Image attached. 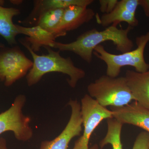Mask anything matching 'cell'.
I'll return each instance as SVG.
<instances>
[{
  "label": "cell",
  "instance_id": "obj_7",
  "mask_svg": "<svg viewBox=\"0 0 149 149\" xmlns=\"http://www.w3.org/2000/svg\"><path fill=\"white\" fill-rule=\"evenodd\" d=\"M33 66V61L17 47L0 52V80L10 86L24 77Z\"/></svg>",
  "mask_w": 149,
  "mask_h": 149
},
{
  "label": "cell",
  "instance_id": "obj_10",
  "mask_svg": "<svg viewBox=\"0 0 149 149\" xmlns=\"http://www.w3.org/2000/svg\"><path fill=\"white\" fill-rule=\"evenodd\" d=\"M110 108L113 117L122 124L135 125L149 133V109L136 101L125 106Z\"/></svg>",
  "mask_w": 149,
  "mask_h": 149
},
{
  "label": "cell",
  "instance_id": "obj_18",
  "mask_svg": "<svg viewBox=\"0 0 149 149\" xmlns=\"http://www.w3.org/2000/svg\"><path fill=\"white\" fill-rule=\"evenodd\" d=\"M132 149H149V133L144 131L139 133Z\"/></svg>",
  "mask_w": 149,
  "mask_h": 149
},
{
  "label": "cell",
  "instance_id": "obj_8",
  "mask_svg": "<svg viewBox=\"0 0 149 149\" xmlns=\"http://www.w3.org/2000/svg\"><path fill=\"white\" fill-rule=\"evenodd\" d=\"M68 105L71 108V114L65 128L52 141L43 142L40 149H68L71 140L80 136L83 125L81 104L77 100H71Z\"/></svg>",
  "mask_w": 149,
  "mask_h": 149
},
{
  "label": "cell",
  "instance_id": "obj_17",
  "mask_svg": "<svg viewBox=\"0 0 149 149\" xmlns=\"http://www.w3.org/2000/svg\"><path fill=\"white\" fill-rule=\"evenodd\" d=\"M65 9H56L46 11L41 13L35 21V25L40 26L52 33L60 22Z\"/></svg>",
  "mask_w": 149,
  "mask_h": 149
},
{
  "label": "cell",
  "instance_id": "obj_4",
  "mask_svg": "<svg viewBox=\"0 0 149 149\" xmlns=\"http://www.w3.org/2000/svg\"><path fill=\"white\" fill-rule=\"evenodd\" d=\"M89 95L102 106L121 107L134 100L125 77L102 75L88 85Z\"/></svg>",
  "mask_w": 149,
  "mask_h": 149
},
{
  "label": "cell",
  "instance_id": "obj_1",
  "mask_svg": "<svg viewBox=\"0 0 149 149\" xmlns=\"http://www.w3.org/2000/svg\"><path fill=\"white\" fill-rule=\"evenodd\" d=\"M132 28L128 26L125 29H118L117 25L112 24L102 31L92 29L81 34L71 42L63 43L56 41L52 48L60 52H72L90 63L95 48L104 42L111 41L116 49L123 53L132 50L134 43L128 37V33Z\"/></svg>",
  "mask_w": 149,
  "mask_h": 149
},
{
  "label": "cell",
  "instance_id": "obj_5",
  "mask_svg": "<svg viewBox=\"0 0 149 149\" xmlns=\"http://www.w3.org/2000/svg\"><path fill=\"white\" fill-rule=\"evenodd\" d=\"M81 103L84 130L83 135L75 141L73 149H99L97 145L91 148L89 147L91 135L103 120L113 117L112 112L100 105L88 94L83 97Z\"/></svg>",
  "mask_w": 149,
  "mask_h": 149
},
{
  "label": "cell",
  "instance_id": "obj_15",
  "mask_svg": "<svg viewBox=\"0 0 149 149\" xmlns=\"http://www.w3.org/2000/svg\"><path fill=\"white\" fill-rule=\"evenodd\" d=\"M100 23L104 27H108L111 24L118 25L120 22H125L128 26L133 27L138 26L139 21L136 15L128 11L118 1L116 6L111 12L104 14L99 19Z\"/></svg>",
  "mask_w": 149,
  "mask_h": 149
},
{
  "label": "cell",
  "instance_id": "obj_21",
  "mask_svg": "<svg viewBox=\"0 0 149 149\" xmlns=\"http://www.w3.org/2000/svg\"><path fill=\"white\" fill-rule=\"evenodd\" d=\"M0 149H9L7 146L6 139L2 137L0 138Z\"/></svg>",
  "mask_w": 149,
  "mask_h": 149
},
{
  "label": "cell",
  "instance_id": "obj_3",
  "mask_svg": "<svg viewBox=\"0 0 149 149\" xmlns=\"http://www.w3.org/2000/svg\"><path fill=\"white\" fill-rule=\"evenodd\" d=\"M149 42V31L136 37L137 47L135 49L120 54H114L108 52L100 45L95 48L93 54L106 64L108 76L118 77L121 68L125 66L133 67L136 72L143 73L149 70V64L144 58V52Z\"/></svg>",
  "mask_w": 149,
  "mask_h": 149
},
{
  "label": "cell",
  "instance_id": "obj_12",
  "mask_svg": "<svg viewBox=\"0 0 149 149\" xmlns=\"http://www.w3.org/2000/svg\"><path fill=\"white\" fill-rule=\"evenodd\" d=\"M17 27L19 34L27 36L24 40L35 53L40 51L42 47L52 48L57 38L53 33L38 25L27 27L17 24Z\"/></svg>",
  "mask_w": 149,
  "mask_h": 149
},
{
  "label": "cell",
  "instance_id": "obj_22",
  "mask_svg": "<svg viewBox=\"0 0 149 149\" xmlns=\"http://www.w3.org/2000/svg\"><path fill=\"white\" fill-rule=\"evenodd\" d=\"M4 45L3 44H2V43L0 42V48H4Z\"/></svg>",
  "mask_w": 149,
  "mask_h": 149
},
{
  "label": "cell",
  "instance_id": "obj_13",
  "mask_svg": "<svg viewBox=\"0 0 149 149\" xmlns=\"http://www.w3.org/2000/svg\"><path fill=\"white\" fill-rule=\"evenodd\" d=\"M94 2L93 0H38L34 1V8L32 12L24 22L29 23L35 22L41 13L50 10L65 9L72 6L88 7Z\"/></svg>",
  "mask_w": 149,
  "mask_h": 149
},
{
  "label": "cell",
  "instance_id": "obj_14",
  "mask_svg": "<svg viewBox=\"0 0 149 149\" xmlns=\"http://www.w3.org/2000/svg\"><path fill=\"white\" fill-rule=\"evenodd\" d=\"M4 1H0V35L10 45L17 44L16 37L19 34L17 24L13 19L20 14V11L15 8L3 6Z\"/></svg>",
  "mask_w": 149,
  "mask_h": 149
},
{
  "label": "cell",
  "instance_id": "obj_9",
  "mask_svg": "<svg viewBox=\"0 0 149 149\" xmlns=\"http://www.w3.org/2000/svg\"><path fill=\"white\" fill-rule=\"evenodd\" d=\"M95 16V12L92 9L81 6H70L65 9L61 20L52 33L56 38L65 36L67 32L77 29Z\"/></svg>",
  "mask_w": 149,
  "mask_h": 149
},
{
  "label": "cell",
  "instance_id": "obj_20",
  "mask_svg": "<svg viewBox=\"0 0 149 149\" xmlns=\"http://www.w3.org/2000/svg\"><path fill=\"white\" fill-rule=\"evenodd\" d=\"M139 6L143 8L146 16L149 17V0H139Z\"/></svg>",
  "mask_w": 149,
  "mask_h": 149
},
{
  "label": "cell",
  "instance_id": "obj_6",
  "mask_svg": "<svg viewBox=\"0 0 149 149\" xmlns=\"http://www.w3.org/2000/svg\"><path fill=\"white\" fill-rule=\"evenodd\" d=\"M26 101L24 95H19L7 110L0 113V135L7 131L13 132L19 141H28L33 136L30 118L24 115L22 109Z\"/></svg>",
  "mask_w": 149,
  "mask_h": 149
},
{
  "label": "cell",
  "instance_id": "obj_19",
  "mask_svg": "<svg viewBox=\"0 0 149 149\" xmlns=\"http://www.w3.org/2000/svg\"><path fill=\"white\" fill-rule=\"evenodd\" d=\"M118 2L117 0H100L99 3L101 11L104 14L110 13L116 6Z\"/></svg>",
  "mask_w": 149,
  "mask_h": 149
},
{
  "label": "cell",
  "instance_id": "obj_11",
  "mask_svg": "<svg viewBox=\"0 0 149 149\" xmlns=\"http://www.w3.org/2000/svg\"><path fill=\"white\" fill-rule=\"evenodd\" d=\"M125 77L134 100L149 109V70L143 73L128 70Z\"/></svg>",
  "mask_w": 149,
  "mask_h": 149
},
{
  "label": "cell",
  "instance_id": "obj_2",
  "mask_svg": "<svg viewBox=\"0 0 149 149\" xmlns=\"http://www.w3.org/2000/svg\"><path fill=\"white\" fill-rule=\"evenodd\" d=\"M20 42L33 58V66L26 77L29 86L38 83L45 74L50 72H61L68 75V84L72 88H75L77 82L85 77V71L75 66L70 57L61 56L60 51L56 52L52 48L46 47L44 48L47 51L48 54L38 55L32 51L25 40H22Z\"/></svg>",
  "mask_w": 149,
  "mask_h": 149
},
{
  "label": "cell",
  "instance_id": "obj_16",
  "mask_svg": "<svg viewBox=\"0 0 149 149\" xmlns=\"http://www.w3.org/2000/svg\"><path fill=\"white\" fill-rule=\"evenodd\" d=\"M107 132L100 143L101 148L110 144L113 149H123L121 141V132L123 124L114 118L107 119Z\"/></svg>",
  "mask_w": 149,
  "mask_h": 149
}]
</instances>
